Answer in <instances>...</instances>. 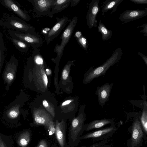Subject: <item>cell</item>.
<instances>
[{"instance_id": "cell-1", "label": "cell", "mask_w": 147, "mask_h": 147, "mask_svg": "<svg viewBox=\"0 0 147 147\" xmlns=\"http://www.w3.org/2000/svg\"><path fill=\"white\" fill-rule=\"evenodd\" d=\"M85 105L80 107L77 116L75 115L70 119V124L68 132V144L70 147H75L80 141V138L85 131V122L86 119L84 112Z\"/></svg>"}, {"instance_id": "cell-2", "label": "cell", "mask_w": 147, "mask_h": 147, "mask_svg": "<svg viewBox=\"0 0 147 147\" xmlns=\"http://www.w3.org/2000/svg\"><path fill=\"white\" fill-rule=\"evenodd\" d=\"M122 55L121 49L118 48L102 65L95 68L90 67L84 75L83 84H88L94 79L105 75L108 69L120 60Z\"/></svg>"}, {"instance_id": "cell-3", "label": "cell", "mask_w": 147, "mask_h": 147, "mask_svg": "<svg viewBox=\"0 0 147 147\" xmlns=\"http://www.w3.org/2000/svg\"><path fill=\"white\" fill-rule=\"evenodd\" d=\"M1 26L10 30L25 33L34 34L35 28L15 16H11L1 20Z\"/></svg>"}, {"instance_id": "cell-4", "label": "cell", "mask_w": 147, "mask_h": 147, "mask_svg": "<svg viewBox=\"0 0 147 147\" xmlns=\"http://www.w3.org/2000/svg\"><path fill=\"white\" fill-rule=\"evenodd\" d=\"M77 21V16L74 17L61 34L60 38L61 41L60 45L56 44L54 48V51L57 53V56L55 59V60L57 61L60 60L64 48L68 43L71 37Z\"/></svg>"}, {"instance_id": "cell-5", "label": "cell", "mask_w": 147, "mask_h": 147, "mask_svg": "<svg viewBox=\"0 0 147 147\" xmlns=\"http://www.w3.org/2000/svg\"><path fill=\"white\" fill-rule=\"evenodd\" d=\"M9 33L11 37L24 41L34 49L38 48L43 43L42 38L37 34L25 33L11 30Z\"/></svg>"}, {"instance_id": "cell-6", "label": "cell", "mask_w": 147, "mask_h": 147, "mask_svg": "<svg viewBox=\"0 0 147 147\" xmlns=\"http://www.w3.org/2000/svg\"><path fill=\"white\" fill-rule=\"evenodd\" d=\"M117 129L114 125L92 131L82 136L80 140L90 139L94 141H102L109 138Z\"/></svg>"}, {"instance_id": "cell-7", "label": "cell", "mask_w": 147, "mask_h": 147, "mask_svg": "<svg viewBox=\"0 0 147 147\" xmlns=\"http://www.w3.org/2000/svg\"><path fill=\"white\" fill-rule=\"evenodd\" d=\"M54 0H27L33 6V14L40 17L48 16L51 18V11Z\"/></svg>"}, {"instance_id": "cell-8", "label": "cell", "mask_w": 147, "mask_h": 147, "mask_svg": "<svg viewBox=\"0 0 147 147\" xmlns=\"http://www.w3.org/2000/svg\"><path fill=\"white\" fill-rule=\"evenodd\" d=\"M56 19L57 22L50 29L48 34L44 36L47 45L58 36L67 23L71 20L66 16L61 18L57 17Z\"/></svg>"}, {"instance_id": "cell-9", "label": "cell", "mask_w": 147, "mask_h": 147, "mask_svg": "<svg viewBox=\"0 0 147 147\" xmlns=\"http://www.w3.org/2000/svg\"><path fill=\"white\" fill-rule=\"evenodd\" d=\"M79 105V97L78 96H69L63 102L61 106L64 108L65 119H69L76 115Z\"/></svg>"}, {"instance_id": "cell-10", "label": "cell", "mask_w": 147, "mask_h": 147, "mask_svg": "<svg viewBox=\"0 0 147 147\" xmlns=\"http://www.w3.org/2000/svg\"><path fill=\"white\" fill-rule=\"evenodd\" d=\"M75 60L69 61L64 66L62 74L63 84L65 92L68 94L72 93L74 83L70 75L71 67L74 65Z\"/></svg>"}, {"instance_id": "cell-11", "label": "cell", "mask_w": 147, "mask_h": 147, "mask_svg": "<svg viewBox=\"0 0 147 147\" xmlns=\"http://www.w3.org/2000/svg\"><path fill=\"white\" fill-rule=\"evenodd\" d=\"M100 0H92L90 3L86 16V21L90 29L97 26L96 16L100 11L99 3Z\"/></svg>"}, {"instance_id": "cell-12", "label": "cell", "mask_w": 147, "mask_h": 147, "mask_svg": "<svg viewBox=\"0 0 147 147\" xmlns=\"http://www.w3.org/2000/svg\"><path fill=\"white\" fill-rule=\"evenodd\" d=\"M55 134L57 140L60 147H70L66 141L67 125L65 119L59 122L56 121Z\"/></svg>"}, {"instance_id": "cell-13", "label": "cell", "mask_w": 147, "mask_h": 147, "mask_svg": "<svg viewBox=\"0 0 147 147\" xmlns=\"http://www.w3.org/2000/svg\"><path fill=\"white\" fill-rule=\"evenodd\" d=\"M113 83H106L97 88L95 94L97 96L99 105L103 108L106 102L109 101L110 94Z\"/></svg>"}, {"instance_id": "cell-14", "label": "cell", "mask_w": 147, "mask_h": 147, "mask_svg": "<svg viewBox=\"0 0 147 147\" xmlns=\"http://www.w3.org/2000/svg\"><path fill=\"white\" fill-rule=\"evenodd\" d=\"M0 3L5 7L14 13L24 21H29L30 19L28 12L21 9L19 5L12 0H1Z\"/></svg>"}, {"instance_id": "cell-15", "label": "cell", "mask_w": 147, "mask_h": 147, "mask_svg": "<svg viewBox=\"0 0 147 147\" xmlns=\"http://www.w3.org/2000/svg\"><path fill=\"white\" fill-rule=\"evenodd\" d=\"M147 15V8L145 10L127 9L121 13L119 19L124 23L142 18Z\"/></svg>"}, {"instance_id": "cell-16", "label": "cell", "mask_w": 147, "mask_h": 147, "mask_svg": "<svg viewBox=\"0 0 147 147\" xmlns=\"http://www.w3.org/2000/svg\"><path fill=\"white\" fill-rule=\"evenodd\" d=\"M140 121L136 118L133 122L132 127V136L131 145L132 147H135L140 143L142 139L144 134Z\"/></svg>"}, {"instance_id": "cell-17", "label": "cell", "mask_w": 147, "mask_h": 147, "mask_svg": "<svg viewBox=\"0 0 147 147\" xmlns=\"http://www.w3.org/2000/svg\"><path fill=\"white\" fill-rule=\"evenodd\" d=\"M115 122L111 119L104 118L101 119H96L86 124L85 131L98 130L102 128L109 124H114Z\"/></svg>"}, {"instance_id": "cell-18", "label": "cell", "mask_w": 147, "mask_h": 147, "mask_svg": "<svg viewBox=\"0 0 147 147\" xmlns=\"http://www.w3.org/2000/svg\"><path fill=\"white\" fill-rule=\"evenodd\" d=\"M71 1V0H54L51 8V18L53 17L54 14L68 7L70 4Z\"/></svg>"}, {"instance_id": "cell-19", "label": "cell", "mask_w": 147, "mask_h": 147, "mask_svg": "<svg viewBox=\"0 0 147 147\" xmlns=\"http://www.w3.org/2000/svg\"><path fill=\"white\" fill-rule=\"evenodd\" d=\"M124 0H106L103 2V5L101 6L102 15H104L108 11L111 10V14L116 10L117 7Z\"/></svg>"}, {"instance_id": "cell-20", "label": "cell", "mask_w": 147, "mask_h": 147, "mask_svg": "<svg viewBox=\"0 0 147 147\" xmlns=\"http://www.w3.org/2000/svg\"><path fill=\"white\" fill-rule=\"evenodd\" d=\"M98 30L101 33L102 39L103 40H107L111 38L112 35V31L111 30L108 29L102 22L101 20L99 21L98 26Z\"/></svg>"}, {"instance_id": "cell-21", "label": "cell", "mask_w": 147, "mask_h": 147, "mask_svg": "<svg viewBox=\"0 0 147 147\" xmlns=\"http://www.w3.org/2000/svg\"><path fill=\"white\" fill-rule=\"evenodd\" d=\"M10 39L16 48L20 52H25L28 51L30 47L29 44L20 40L11 37Z\"/></svg>"}, {"instance_id": "cell-22", "label": "cell", "mask_w": 147, "mask_h": 147, "mask_svg": "<svg viewBox=\"0 0 147 147\" xmlns=\"http://www.w3.org/2000/svg\"><path fill=\"white\" fill-rule=\"evenodd\" d=\"M30 140V134L27 131L22 134L19 136L18 143L21 147H26L28 144Z\"/></svg>"}, {"instance_id": "cell-23", "label": "cell", "mask_w": 147, "mask_h": 147, "mask_svg": "<svg viewBox=\"0 0 147 147\" xmlns=\"http://www.w3.org/2000/svg\"><path fill=\"white\" fill-rule=\"evenodd\" d=\"M140 122L144 132L147 134V105L145 101L140 118Z\"/></svg>"}, {"instance_id": "cell-24", "label": "cell", "mask_w": 147, "mask_h": 147, "mask_svg": "<svg viewBox=\"0 0 147 147\" xmlns=\"http://www.w3.org/2000/svg\"><path fill=\"white\" fill-rule=\"evenodd\" d=\"M34 116L35 121L38 124L46 125L51 121L50 118L45 115L36 114Z\"/></svg>"}, {"instance_id": "cell-25", "label": "cell", "mask_w": 147, "mask_h": 147, "mask_svg": "<svg viewBox=\"0 0 147 147\" xmlns=\"http://www.w3.org/2000/svg\"><path fill=\"white\" fill-rule=\"evenodd\" d=\"M4 49L5 46L3 40L2 36L1 33L0 35V57L1 63L3 61L4 58L3 54H4Z\"/></svg>"}, {"instance_id": "cell-26", "label": "cell", "mask_w": 147, "mask_h": 147, "mask_svg": "<svg viewBox=\"0 0 147 147\" xmlns=\"http://www.w3.org/2000/svg\"><path fill=\"white\" fill-rule=\"evenodd\" d=\"M76 39L82 48L85 50H87L88 48L87 41L86 38L82 36L80 38Z\"/></svg>"}, {"instance_id": "cell-27", "label": "cell", "mask_w": 147, "mask_h": 147, "mask_svg": "<svg viewBox=\"0 0 147 147\" xmlns=\"http://www.w3.org/2000/svg\"><path fill=\"white\" fill-rule=\"evenodd\" d=\"M46 126L49 132L50 135H52L55 133V125L52 121H51Z\"/></svg>"}, {"instance_id": "cell-28", "label": "cell", "mask_w": 147, "mask_h": 147, "mask_svg": "<svg viewBox=\"0 0 147 147\" xmlns=\"http://www.w3.org/2000/svg\"><path fill=\"white\" fill-rule=\"evenodd\" d=\"M110 140L109 138H108L106 140L100 141L99 142L95 143L89 146H82L79 147H96L100 145L106 144L108 143Z\"/></svg>"}, {"instance_id": "cell-29", "label": "cell", "mask_w": 147, "mask_h": 147, "mask_svg": "<svg viewBox=\"0 0 147 147\" xmlns=\"http://www.w3.org/2000/svg\"><path fill=\"white\" fill-rule=\"evenodd\" d=\"M137 28H143V29L140 31V32L144 33V36H147V23L138 26Z\"/></svg>"}, {"instance_id": "cell-30", "label": "cell", "mask_w": 147, "mask_h": 147, "mask_svg": "<svg viewBox=\"0 0 147 147\" xmlns=\"http://www.w3.org/2000/svg\"><path fill=\"white\" fill-rule=\"evenodd\" d=\"M136 4H147V0H129Z\"/></svg>"}, {"instance_id": "cell-31", "label": "cell", "mask_w": 147, "mask_h": 147, "mask_svg": "<svg viewBox=\"0 0 147 147\" xmlns=\"http://www.w3.org/2000/svg\"><path fill=\"white\" fill-rule=\"evenodd\" d=\"M9 115L10 117L13 118L17 117L18 115V113L15 111H11L10 112Z\"/></svg>"}, {"instance_id": "cell-32", "label": "cell", "mask_w": 147, "mask_h": 147, "mask_svg": "<svg viewBox=\"0 0 147 147\" xmlns=\"http://www.w3.org/2000/svg\"><path fill=\"white\" fill-rule=\"evenodd\" d=\"M36 147H47V143L45 140H41Z\"/></svg>"}, {"instance_id": "cell-33", "label": "cell", "mask_w": 147, "mask_h": 147, "mask_svg": "<svg viewBox=\"0 0 147 147\" xmlns=\"http://www.w3.org/2000/svg\"><path fill=\"white\" fill-rule=\"evenodd\" d=\"M138 52V54L141 57L147 66V57L141 52L139 51Z\"/></svg>"}, {"instance_id": "cell-34", "label": "cell", "mask_w": 147, "mask_h": 147, "mask_svg": "<svg viewBox=\"0 0 147 147\" xmlns=\"http://www.w3.org/2000/svg\"><path fill=\"white\" fill-rule=\"evenodd\" d=\"M80 0H71V6L74 7L77 5L80 1Z\"/></svg>"}, {"instance_id": "cell-35", "label": "cell", "mask_w": 147, "mask_h": 147, "mask_svg": "<svg viewBox=\"0 0 147 147\" xmlns=\"http://www.w3.org/2000/svg\"><path fill=\"white\" fill-rule=\"evenodd\" d=\"M50 29H51L48 28H45L42 30L41 31L42 33L43 34L44 36H45L48 34Z\"/></svg>"}, {"instance_id": "cell-36", "label": "cell", "mask_w": 147, "mask_h": 147, "mask_svg": "<svg viewBox=\"0 0 147 147\" xmlns=\"http://www.w3.org/2000/svg\"><path fill=\"white\" fill-rule=\"evenodd\" d=\"M82 36V33L80 31L76 32L74 35L76 39L80 38Z\"/></svg>"}, {"instance_id": "cell-37", "label": "cell", "mask_w": 147, "mask_h": 147, "mask_svg": "<svg viewBox=\"0 0 147 147\" xmlns=\"http://www.w3.org/2000/svg\"><path fill=\"white\" fill-rule=\"evenodd\" d=\"M43 78L45 84L47 86L48 84V79L47 76L45 74H44L43 75Z\"/></svg>"}, {"instance_id": "cell-38", "label": "cell", "mask_w": 147, "mask_h": 147, "mask_svg": "<svg viewBox=\"0 0 147 147\" xmlns=\"http://www.w3.org/2000/svg\"><path fill=\"white\" fill-rule=\"evenodd\" d=\"M7 78L10 80H12L14 77L13 75L11 73H8L7 76Z\"/></svg>"}, {"instance_id": "cell-39", "label": "cell", "mask_w": 147, "mask_h": 147, "mask_svg": "<svg viewBox=\"0 0 147 147\" xmlns=\"http://www.w3.org/2000/svg\"><path fill=\"white\" fill-rule=\"evenodd\" d=\"M0 147H6L5 143L2 140L1 137L0 139Z\"/></svg>"}, {"instance_id": "cell-40", "label": "cell", "mask_w": 147, "mask_h": 147, "mask_svg": "<svg viewBox=\"0 0 147 147\" xmlns=\"http://www.w3.org/2000/svg\"><path fill=\"white\" fill-rule=\"evenodd\" d=\"M112 144H105L98 146L96 147H112Z\"/></svg>"}, {"instance_id": "cell-41", "label": "cell", "mask_w": 147, "mask_h": 147, "mask_svg": "<svg viewBox=\"0 0 147 147\" xmlns=\"http://www.w3.org/2000/svg\"><path fill=\"white\" fill-rule=\"evenodd\" d=\"M43 105L45 107H47L49 106V104L46 100H44L42 102Z\"/></svg>"}, {"instance_id": "cell-42", "label": "cell", "mask_w": 147, "mask_h": 147, "mask_svg": "<svg viewBox=\"0 0 147 147\" xmlns=\"http://www.w3.org/2000/svg\"><path fill=\"white\" fill-rule=\"evenodd\" d=\"M146 104L147 105V100L146 101Z\"/></svg>"}, {"instance_id": "cell-43", "label": "cell", "mask_w": 147, "mask_h": 147, "mask_svg": "<svg viewBox=\"0 0 147 147\" xmlns=\"http://www.w3.org/2000/svg\"><path fill=\"white\" fill-rule=\"evenodd\" d=\"M56 147L55 146V147Z\"/></svg>"}]
</instances>
